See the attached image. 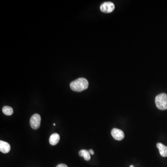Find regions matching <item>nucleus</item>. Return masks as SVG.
<instances>
[{"mask_svg": "<svg viewBox=\"0 0 167 167\" xmlns=\"http://www.w3.org/2000/svg\"><path fill=\"white\" fill-rule=\"evenodd\" d=\"M89 86L88 80L85 78H81L71 83V89L75 91L80 92L87 89Z\"/></svg>", "mask_w": 167, "mask_h": 167, "instance_id": "nucleus-1", "label": "nucleus"}, {"mask_svg": "<svg viewBox=\"0 0 167 167\" xmlns=\"http://www.w3.org/2000/svg\"><path fill=\"white\" fill-rule=\"evenodd\" d=\"M156 107L161 110L167 109V95L164 93L160 94L155 98Z\"/></svg>", "mask_w": 167, "mask_h": 167, "instance_id": "nucleus-2", "label": "nucleus"}, {"mask_svg": "<svg viewBox=\"0 0 167 167\" xmlns=\"http://www.w3.org/2000/svg\"><path fill=\"white\" fill-rule=\"evenodd\" d=\"M41 117L38 114H35L30 118V126L33 129H38L40 126Z\"/></svg>", "mask_w": 167, "mask_h": 167, "instance_id": "nucleus-3", "label": "nucleus"}, {"mask_svg": "<svg viewBox=\"0 0 167 167\" xmlns=\"http://www.w3.org/2000/svg\"><path fill=\"white\" fill-rule=\"evenodd\" d=\"M100 10L105 13H111L115 9V5L112 2H105L100 6Z\"/></svg>", "mask_w": 167, "mask_h": 167, "instance_id": "nucleus-4", "label": "nucleus"}, {"mask_svg": "<svg viewBox=\"0 0 167 167\" xmlns=\"http://www.w3.org/2000/svg\"><path fill=\"white\" fill-rule=\"evenodd\" d=\"M111 135L114 139L117 140L121 141L125 137V134L121 129L114 128L111 130Z\"/></svg>", "mask_w": 167, "mask_h": 167, "instance_id": "nucleus-5", "label": "nucleus"}, {"mask_svg": "<svg viewBox=\"0 0 167 167\" xmlns=\"http://www.w3.org/2000/svg\"><path fill=\"white\" fill-rule=\"evenodd\" d=\"M10 146L9 144L3 141H0V151L4 154H7L10 151Z\"/></svg>", "mask_w": 167, "mask_h": 167, "instance_id": "nucleus-6", "label": "nucleus"}, {"mask_svg": "<svg viewBox=\"0 0 167 167\" xmlns=\"http://www.w3.org/2000/svg\"><path fill=\"white\" fill-rule=\"evenodd\" d=\"M157 148L159 149L160 154L163 157H166L167 156V147L161 143H157Z\"/></svg>", "mask_w": 167, "mask_h": 167, "instance_id": "nucleus-7", "label": "nucleus"}, {"mask_svg": "<svg viewBox=\"0 0 167 167\" xmlns=\"http://www.w3.org/2000/svg\"><path fill=\"white\" fill-rule=\"evenodd\" d=\"M60 139L59 135L58 133L52 134L51 136H50L49 138V143L52 145H55L57 144Z\"/></svg>", "mask_w": 167, "mask_h": 167, "instance_id": "nucleus-8", "label": "nucleus"}, {"mask_svg": "<svg viewBox=\"0 0 167 167\" xmlns=\"http://www.w3.org/2000/svg\"><path fill=\"white\" fill-rule=\"evenodd\" d=\"M79 155L81 157H83L86 161H89L91 159V154L89 151L85 149H82L79 151Z\"/></svg>", "mask_w": 167, "mask_h": 167, "instance_id": "nucleus-9", "label": "nucleus"}, {"mask_svg": "<svg viewBox=\"0 0 167 167\" xmlns=\"http://www.w3.org/2000/svg\"><path fill=\"white\" fill-rule=\"evenodd\" d=\"M2 112L5 115L10 116V115H12L13 111L12 107L8 106H5L2 108Z\"/></svg>", "mask_w": 167, "mask_h": 167, "instance_id": "nucleus-10", "label": "nucleus"}, {"mask_svg": "<svg viewBox=\"0 0 167 167\" xmlns=\"http://www.w3.org/2000/svg\"><path fill=\"white\" fill-rule=\"evenodd\" d=\"M56 167H68L67 165L65 164H59V165H57Z\"/></svg>", "mask_w": 167, "mask_h": 167, "instance_id": "nucleus-11", "label": "nucleus"}, {"mask_svg": "<svg viewBox=\"0 0 167 167\" xmlns=\"http://www.w3.org/2000/svg\"><path fill=\"white\" fill-rule=\"evenodd\" d=\"M89 151L91 155H93L94 154V152L93 149H90Z\"/></svg>", "mask_w": 167, "mask_h": 167, "instance_id": "nucleus-12", "label": "nucleus"}, {"mask_svg": "<svg viewBox=\"0 0 167 167\" xmlns=\"http://www.w3.org/2000/svg\"><path fill=\"white\" fill-rule=\"evenodd\" d=\"M129 167H134V166L133 165H130V166H129Z\"/></svg>", "mask_w": 167, "mask_h": 167, "instance_id": "nucleus-13", "label": "nucleus"}, {"mask_svg": "<svg viewBox=\"0 0 167 167\" xmlns=\"http://www.w3.org/2000/svg\"><path fill=\"white\" fill-rule=\"evenodd\" d=\"M54 126H55V124H54Z\"/></svg>", "mask_w": 167, "mask_h": 167, "instance_id": "nucleus-14", "label": "nucleus"}]
</instances>
